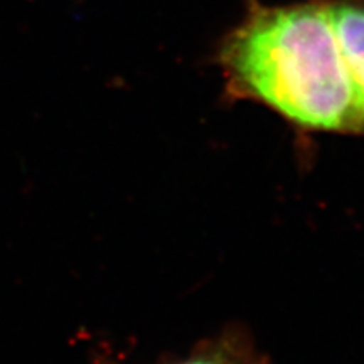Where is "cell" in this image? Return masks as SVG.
<instances>
[{
  "label": "cell",
  "instance_id": "obj_2",
  "mask_svg": "<svg viewBox=\"0 0 364 364\" xmlns=\"http://www.w3.org/2000/svg\"><path fill=\"white\" fill-rule=\"evenodd\" d=\"M327 14L364 124V7L351 2L331 4Z\"/></svg>",
  "mask_w": 364,
  "mask_h": 364
},
{
  "label": "cell",
  "instance_id": "obj_3",
  "mask_svg": "<svg viewBox=\"0 0 364 364\" xmlns=\"http://www.w3.org/2000/svg\"><path fill=\"white\" fill-rule=\"evenodd\" d=\"M98 364H117L102 359ZM172 364H267L250 336L241 329H228L218 338L199 344L189 356Z\"/></svg>",
  "mask_w": 364,
  "mask_h": 364
},
{
  "label": "cell",
  "instance_id": "obj_1",
  "mask_svg": "<svg viewBox=\"0 0 364 364\" xmlns=\"http://www.w3.org/2000/svg\"><path fill=\"white\" fill-rule=\"evenodd\" d=\"M231 97L309 132L364 135L351 80L324 4L250 9L218 54Z\"/></svg>",
  "mask_w": 364,
  "mask_h": 364
}]
</instances>
